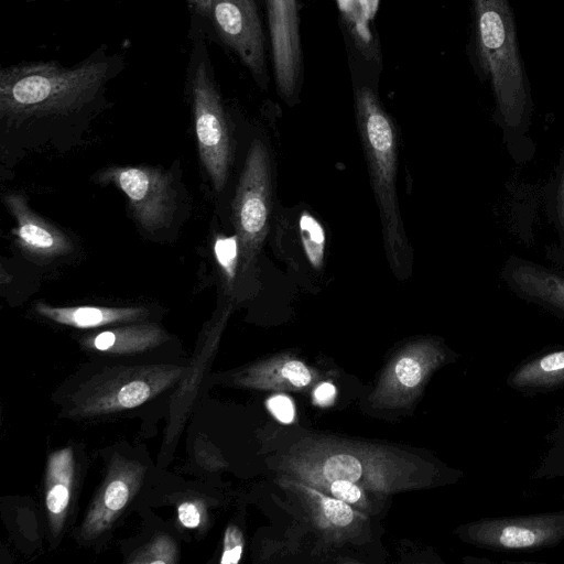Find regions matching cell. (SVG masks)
Instances as JSON below:
<instances>
[{"label":"cell","instance_id":"obj_1","mask_svg":"<svg viewBox=\"0 0 564 564\" xmlns=\"http://www.w3.org/2000/svg\"><path fill=\"white\" fill-rule=\"evenodd\" d=\"M124 66V55L105 45L73 66L55 59L2 66L0 118L22 126L90 115L106 102L108 85Z\"/></svg>","mask_w":564,"mask_h":564},{"label":"cell","instance_id":"obj_2","mask_svg":"<svg viewBox=\"0 0 564 564\" xmlns=\"http://www.w3.org/2000/svg\"><path fill=\"white\" fill-rule=\"evenodd\" d=\"M469 57L489 84L502 123L521 127L531 111V85L510 0H471Z\"/></svg>","mask_w":564,"mask_h":564},{"label":"cell","instance_id":"obj_3","mask_svg":"<svg viewBox=\"0 0 564 564\" xmlns=\"http://www.w3.org/2000/svg\"><path fill=\"white\" fill-rule=\"evenodd\" d=\"M355 108L371 182L380 209L384 246L390 265L399 276L409 262V245L399 210L397 134L393 122L369 87L355 91Z\"/></svg>","mask_w":564,"mask_h":564},{"label":"cell","instance_id":"obj_4","mask_svg":"<svg viewBox=\"0 0 564 564\" xmlns=\"http://www.w3.org/2000/svg\"><path fill=\"white\" fill-rule=\"evenodd\" d=\"M191 37L186 88L193 109L199 156L215 189L219 192L226 184L231 159L229 126L214 77L205 31L192 25Z\"/></svg>","mask_w":564,"mask_h":564},{"label":"cell","instance_id":"obj_5","mask_svg":"<svg viewBox=\"0 0 564 564\" xmlns=\"http://www.w3.org/2000/svg\"><path fill=\"white\" fill-rule=\"evenodd\" d=\"M270 202L269 155L264 144L254 140L248 151L232 204L243 271L251 265L267 236Z\"/></svg>","mask_w":564,"mask_h":564},{"label":"cell","instance_id":"obj_6","mask_svg":"<svg viewBox=\"0 0 564 564\" xmlns=\"http://www.w3.org/2000/svg\"><path fill=\"white\" fill-rule=\"evenodd\" d=\"M460 536L490 551H536L564 541V507L525 516L488 517L460 529Z\"/></svg>","mask_w":564,"mask_h":564},{"label":"cell","instance_id":"obj_7","mask_svg":"<svg viewBox=\"0 0 564 564\" xmlns=\"http://www.w3.org/2000/svg\"><path fill=\"white\" fill-rule=\"evenodd\" d=\"M207 21L259 84L265 82L264 33L254 0H212Z\"/></svg>","mask_w":564,"mask_h":564},{"label":"cell","instance_id":"obj_8","mask_svg":"<svg viewBox=\"0 0 564 564\" xmlns=\"http://www.w3.org/2000/svg\"><path fill=\"white\" fill-rule=\"evenodd\" d=\"M100 182L111 183L128 197L138 223L149 231L170 224L174 198L169 176L144 166H116L99 173Z\"/></svg>","mask_w":564,"mask_h":564},{"label":"cell","instance_id":"obj_9","mask_svg":"<svg viewBox=\"0 0 564 564\" xmlns=\"http://www.w3.org/2000/svg\"><path fill=\"white\" fill-rule=\"evenodd\" d=\"M177 369L151 367L132 376L102 384L83 403L84 413H108L138 406L169 386L177 376Z\"/></svg>","mask_w":564,"mask_h":564},{"label":"cell","instance_id":"obj_10","mask_svg":"<svg viewBox=\"0 0 564 564\" xmlns=\"http://www.w3.org/2000/svg\"><path fill=\"white\" fill-rule=\"evenodd\" d=\"M3 202L15 219V241L26 254L50 260L73 251L72 240L61 229L35 214L23 195L10 193L4 196Z\"/></svg>","mask_w":564,"mask_h":564},{"label":"cell","instance_id":"obj_11","mask_svg":"<svg viewBox=\"0 0 564 564\" xmlns=\"http://www.w3.org/2000/svg\"><path fill=\"white\" fill-rule=\"evenodd\" d=\"M140 467L123 465L113 469L107 485L90 507L83 524L88 539L100 534L131 499L140 478Z\"/></svg>","mask_w":564,"mask_h":564},{"label":"cell","instance_id":"obj_12","mask_svg":"<svg viewBox=\"0 0 564 564\" xmlns=\"http://www.w3.org/2000/svg\"><path fill=\"white\" fill-rule=\"evenodd\" d=\"M506 384L528 395L564 388V348L546 350L523 360L509 372Z\"/></svg>","mask_w":564,"mask_h":564},{"label":"cell","instance_id":"obj_13","mask_svg":"<svg viewBox=\"0 0 564 564\" xmlns=\"http://www.w3.org/2000/svg\"><path fill=\"white\" fill-rule=\"evenodd\" d=\"M509 280L521 296L564 317V275L519 262L509 270Z\"/></svg>","mask_w":564,"mask_h":564},{"label":"cell","instance_id":"obj_14","mask_svg":"<svg viewBox=\"0 0 564 564\" xmlns=\"http://www.w3.org/2000/svg\"><path fill=\"white\" fill-rule=\"evenodd\" d=\"M35 311L41 316L55 323L76 328H90L117 323L133 322L142 318L147 314V311L143 307H56L43 302L36 303Z\"/></svg>","mask_w":564,"mask_h":564},{"label":"cell","instance_id":"obj_15","mask_svg":"<svg viewBox=\"0 0 564 564\" xmlns=\"http://www.w3.org/2000/svg\"><path fill=\"white\" fill-rule=\"evenodd\" d=\"M46 508L54 529L61 527L69 506L74 477V458L70 448L54 452L47 463Z\"/></svg>","mask_w":564,"mask_h":564},{"label":"cell","instance_id":"obj_16","mask_svg":"<svg viewBox=\"0 0 564 564\" xmlns=\"http://www.w3.org/2000/svg\"><path fill=\"white\" fill-rule=\"evenodd\" d=\"M164 338L165 334L155 325H135L98 333L87 345L99 351L129 354L154 347Z\"/></svg>","mask_w":564,"mask_h":564},{"label":"cell","instance_id":"obj_17","mask_svg":"<svg viewBox=\"0 0 564 564\" xmlns=\"http://www.w3.org/2000/svg\"><path fill=\"white\" fill-rule=\"evenodd\" d=\"M535 480H560L564 489V410L547 436V447L533 471Z\"/></svg>","mask_w":564,"mask_h":564},{"label":"cell","instance_id":"obj_18","mask_svg":"<svg viewBox=\"0 0 564 564\" xmlns=\"http://www.w3.org/2000/svg\"><path fill=\"white\" fill-rule=\"evenodd\" d=\"M213 251L220 269L225 284L231 291L240 262V242L236 235H217L214 239Z\"/></svg>","mask_w":564,"mask_h":564},{"label":"cell","instance_id":"obj_19","mask_svg":"<svg viewBox=\"0 0 564 564\" xmlns=\"http://www.w3.org/2000/svg\"><path fill=\"white\" fill-rule=\"evenodd\" d=\"M361 462L348 454H336L328 457L322 465V475L326 481L338 479L358 481L362 476Z\"/></svg>","mask_w":564,"mask_h":564},{"label":"cell","instance_id":"obj_20","mask_svg":"<svg viewBox=\"0 0 564 564\" xmlns=\"http://www.w3.org/2000/svg\"><path fill=\"white\" fill-rule=\"evenodd\" d=\"M301 231L304 248L313 265L321 267L324 252V231L319 224L308 214L301 217Z\"/></svg>","mask_w":564,"mask_h":564},{"label":"cell","instance_id":"obj_21","mask_svg":"<svg viewBox=\"0 0 564 564\" xmlns=\"http://www.w3.org/2000/svg\"><path fill=\"white\" fill-rule=\"evenodd\" d=\"M319 509L324 519L335 527H347L354 520V512L349 503L335 497L322 496Z\"/></svg>","mask_w":564,"mask_h":564},{"label":"cell","instance_id":"obj_22","mask_svg":"<svg viewBox=\"0 0 564 564\" xmlns=\"http://www.w3.org/2000/svg\"><path fill=\"white\" fill-rule=\"evenodd\" d=\"M176 561V549L171 539L161 536L147 547L134 563H174Z\"/></svg>","mask_w":564,"mask_h":564},{"label":"cell","instance_id":"obj_23","mask_svg":"<svg viewBox=\"0 0 564 564\" xmlns=\"http://www.w3.org/2000/svg\"><path fill=\"white\" fill-rule=\"evenodd\" d=\"M243 550V536L236 525H228L224 535L221 564H236L240 561Z\"/></svg>","mask_w":564,"mask_h":564},{"label":"cell","instance_id":"obj_24","mask_svg":"<svg viewBox=\"0 0 564 564\" xmlns=\"http://www.w3.org/2000/svg\"><path fill=\"white\" fill-rule=\"evenodd\" d=\"M394 373L402 386L413 388L421 381L422 368L415 359L406 356L395 364Z\"/></svg>","mask_w":564,"mask_h":564},{"label":"cell","instance_id":"obj_25","mask_svg":"<svg viewBox=\"0 0 564 564\" xmlns=\"http://www.w3.org/2000/svg\"><path fill=\"white\" fill-rule=\"evenodd\" d=\"M282 377L292 386L302 388L307 386L312 380L308 368L299 360H290L281 368Z\"/></svg>","mask_w":564,"mask_h":564},{"label":"cell","instance_id":"obj_26","mask_svg":"<svg viewBox=\"0 0 564 564\" xmlns=\"http://www.w3.org/2000/svg\"><path fill=\"white\" fill-rule=\"evenodd\" d=\"M328 485L330 495L347 503H359L362 499V491L352 481L338 479L329 481Z\"/></svg>","mask_w":564,"mask_h":564},{"label":"cell","instance_id":"obj_27","mask_svg":"<svg viewBox=\"0 0 564 564\" xmlns=\"http://www.w3.org/2000/svg\"><path fill=\"white\" fill-rule=\"evenodd\" d=\"M267 406L272 415L284 424L292 423L294 420V405L291 399L286 395L279 394L270 398Z\"/></svg>","mask_w":564,"mask_h":564},{"label":"cell","instance_id":"obj_28","mask_svg":"<svg viewBox=\"0 0 564 564\" xmlns=\"http://www.w3.org/2000/svg\"><path fill=\"white\" fill-rule=\"evenodd\" d=\"M180 522L188 529H195L200 524L202 513L199 508L193 501H185L177 508Z\"/></svg>","mask_w":564,"mask_h":564},{"label":"cell","instance_id":"obj_29","mask_svg":"<svg viewBox=\"0 0 564 564\" xmlns=\"http://www.w3.org/2000/svg\"><path fill=\"white\" fill-rule=\"evenodd\" d=\"M336 395V388L329 382H323L314 391L315 402L319 405H328Z\"/></svg>","mask_w":564,"mask_h":564},{"label":"cell","instance_id":"obj_30","mask_svg":"<svg viewBox=\"0 0 564 564\" xmlns=\"http://www.w3.org/2000/svg\"><path fill=\"white\" fill-rule=\"evenodd\" d=\"M210 2L212 0H188L193 18L207 21L209 17Z\"/></svg>","mask_w":564,"mask_h":564},{"label":"cell","instance_id":"obj_31","mask_svg":"<svg viewBox=\"0 0 564 564\" xmlns=\"http://www.w3.org/2000/svg\"><path fill=\"white\" fill-rule=\"evenodd\" d=\"M558 217L561 225L564 229V167L561 176L560 187H558Z\"/></svg>","mask_w":564,"mask_h":564},{"label":"cell","instance_id":"obj_32","mask_svg":"<svg viewBox=\"0 0 564 564\" xmlns=\"http://www.w3.org/2000/svg\"><path fill=\"white\" fill-rule=\"evenodd\" d=\"M26 3H32V2H40V1H45V0H22Z\"/></svg>","mask_w":564,"mask_h":564}]
</instances>
